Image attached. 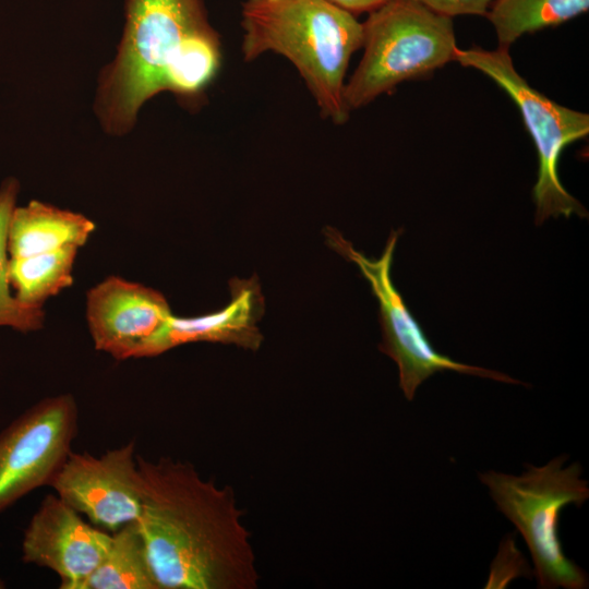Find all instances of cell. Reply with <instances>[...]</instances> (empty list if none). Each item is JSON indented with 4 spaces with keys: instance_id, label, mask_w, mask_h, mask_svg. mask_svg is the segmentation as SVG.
<instances>
[{
    "instance_id": "obj_1",
    "label": "cell",
    "mask_w": 589,
    "mask_h": 589,
    "mask_svg": "<svg viewBox=\"0 0 589 589\" xmlns=\"http://www.w3.org/2000/svg\"><path fill=\"white\" fill-rule=\"evenodd\" d=\"M136 520L159 589H255L260 574L235 490L189 461L136 457Z\"/></svg>"
},
{
    "instance_id": "obj_2",
    "label": "cell",
    "mask_w": 589,
    "mask_h": 589,
    "mask_svg": "<svg viewBox=\"0 0 589 589\" xmlns=\"http://www.w3.org/2000/svg\"><path fill=\"white\" fill-rule=\"evenodd\" d=\"M241 26L245 61L265 52L285 57L322 116L335 124L348 120L345 77L352 55L363 43V24L354 14L327 0H245Z\"/></svg>"
},
{
    "instance_id": "obj_3",
    "label": "cell",
    "mask_w": 589,
    "mask_h": 589,
    "mask_svg": "<svg viewBox=\"0 0 589 589\" xmlns=\"http://www.w3.org/2000/svg\"><path fill=\"white\" fill-rule=\"evenodd\" d=\"M213 29L203 0H125L118 53L100 74L95 110L103 129L123 135L142 106L166 92L168 72L182 47Z\"/></svg>"
},
{
    "instance_id": "obj_4",
    "label": "cell",
    "mask_w": 589,
    "mask_h": 589,
    "mask_svg": "<svg viewBox=\"0 0 589 589\" xmlns=\"http://www.w3.org/2000/svg\"><path fill=\"white\" fill-rule=\"evenodd\" d=\"M567 459L562 454L542 467L524 464L526 471L520 476L494 470L479 473L496 508L525 539L541 589L588 587L587 573L565 555L558 537L562 509L569 504L580 507L589 497L581 465L564 467Z\"/></svg>"
},
{
    "instance_id": "obj_5",
    "label": "cell",
    "mask_w": 589,
    "mask_h": 589,
    "mask_svg": "<svg viewBox=\"0 0 589 589\" xmlns=\"http://www.w3.org/2000/svg\"><path fill=\"white\" fill-rule=\"evenodd\" d=\"M362 24L363 55L344 89L349 111L454 61L458 48L453 19L418 0H388Z\"/></svg>"
},
{
    "instance_id": "obj_6",
    "label": "cell",
    "mask_w": 589,
    "mask_h": 589,
    "mask_svg": "<svg viewBox=\"0 0 589 589\" xmlns=\"http://www.w3.org/2000/svg\"><path fill=\"white\" fill-rule=\"evenodd\" d=\"M454 61L492 79L518 107L538 154V177L532 188L536 225L550 217H587L584 205L562 184L558 161L567 145L588 135V113L564 107L530 86L515 69L507 48H457Z\"/></svg>"
},
{
    "instance_id": "obj_7",
    "label": "cell",
    "mask_w": 589,
    "mask_h": 589,
    "mask_svg": "<svg viewBox=\"0 0 589 589\" xmlns=\"http://www.w3.org/2000/svg\"><path fill=\"white\" fill-rule=\"evenodd\" d=\"M400 232L401 229L392 231L382 255L378 259H369L357 251L338 230L332 227L324 229L329 248L359 267L378 301L383 333L378 349L396 362L399 387L405 397L411 401L418 387L434 373L442 371L526 385L505 373L458 362L434 349L392 280L394 252Z\"/></svg>"
},
{
    "instance_id": "obj_8",
    "label": "cell",
    "mask_w": 589,
    "mask_h": 589,
    "mask_svg": "<svg viewBox=\"0 0 589 589\" xmlns=\"http://www.w3.org/2000/svg\"><path fill=\"white\" fill-rule=\"evenodd\" d=\"M77 429L75 398L59 394L37 401L0 431V513L51 484Z\"/></svg>"
},
{
    "instance_id": "obj_9",
    "label": "cell",
    "mask_w": 589,
    "mask_h": 589,
    "mask_svg": "<svg viewBox=\"0 0 589 589\" xmlns=\"http://www.w3.org/2000/svg\"><path fill=\"white\" fill-rule=\"evenodd\" d=\"M135 449L130 441L99 456L71 452L50 486L91 524L115 532L141 515Z\"/></svg>"
},
{
    "instance_id": "obj_10",
    "label": "cell",
    "mask_w": 589,
    "mask_h": 589,
    "mask_svg": "<svg viewBox=\"0 0 589 589\" xmlns=\"http://www.w3.org/2000/svg\"><path fill=\"white\" fill-rule=\"evenodd\" d=\"M112 533L83 519L57 494H47L27 524L22 560L52 570L60 589H83L104 558Z\"/></svg>"
},
{
    "instance_id": "obj_11",
    "label": "cell",
    "mask_w": 589,
    "mask_h": 589,
    "mask_svg": "<svg viewBox=\"0 0 589 589\" xmlns=\"http://www.w3.org/2000/svg\"><path fill=\"white\" fill-rule=\"evenodd\" d=\"M172 315L158 290L109 276L86 296V318L97 350L117 360L135 358L140 347Z\"/></svg>"
},
{
    "instance_id": "obj_12",
    "label": "cell",
    "mask_w": 589,
    "mask_h": 589,
    "mask_svg": "<svg viewBox=\"0 0 589 589\" xmlns=\"http://www.w3.org/2000/svg\"><path fill=\"white\" fill-rule=\"evenodd\" d=\"M230 301L219 311L192 317L173 314L137 350L135 358L159 356L189 342L231 344L257 350L263 336L257 322L264 313V297L259 278H232Z\"/></svg>"
},
{
    "instance_id": "obj_13",
    "label": "cell",
    "mask_w": 589,
    "mask_h": 589,
    "mask_svg": "<svg viewBox=\"0 0 589 589\" xmlns=\"http://www.w3.org/2000/svg\"><path fill=\"white\" fill-rule=\"evenodd\" d=\"M95 229L86 216L31 201L15 206L8 227L9 257H26L68 245L83 247Z\"/></svg>"
},
{
    "instance_id": "obj_14",
    "label": "cell",
    "mask_w": 589,
    "mask_h": 589,
    "mask_svg": "<svg viewBox=\"0 0 589 589\" xmlns=\"http://www.w3.org/2000/svg\"><path fill=\"white\" fill-rule=\"evenodd\" d=\"M112 533L110 545L83 589H159L136 521Z\"/></svg>"
},
{
    "instance_id": "obj_15",
    "label": "cell",
    "mask_w": 589,
    "mask_h": 589,
    "mask_svg": "<svg viewBox=\"0 0 589 589\" xmlns=\"http://www.w3.org/2000/svg\"><path fill=\"white\" fill-rule=\"evenodd\" d=\"M589 9V0H494L486 16L498 47L507 48L526 34L561 25Z\"/></svg>"
},
{
    "instance_id": "obj_16",
    "label": "cell",
    "mask_w": 589,
    "mask_h": 589,
    "mask_svg": "<svg viewBox=\"0 0 589 589\" xmlns=\"http://www.w3.org/2000/svg\"><path fill=\"white\" fill-rule=\"evenodd\" d=\"M79 249L68 245L26 257H9L8 277L15 298L25 305L43 308L47 299L70 287Z\"/></svg>"
},
{
    "instance_id": "obj_17",
    "label": "cell",
    "mask_w": 589,
    "mask_h": 589,
    "mask_svg": "<svg viewBox=\"0 0 589 589\" xmlns=\"http://www.w3.org/2000/svg\"><path fill=\"white\" fill-rule=\"evenodd\" d=\"M220 43L215 29L195 35L181 49L171 65L166 92L191 100L202 94L220 67Z\"/></svg>"
},
{
    "instance_id": "obj_18",
    "label": "cell",
    "mask_w": 589,
    "mask_h": 589,
    "mask_svg": "<svg viewBox=\"0 0 589 589\" xmlns=\"http://www.w3.org/2000/svg\"><path fill=\"white\" fill-rule=\"evenodd\" d=\"M19 190V181L14 178L5 179L0 185V327L29 333L43 327V308L21 303L12 294L8 277V227L16 206Z\"/></svg>"
},
{
    "instance_id": "obj_19",
    "label": "cell",
    "mask_w": 589,
    "mask_h": 589,
    "mask_svg": "<svg viewBox=\"0 0 589 589\" xmlns=\"http://www.w3.org/2000/svg\"><path fill=\"white\" fill-rule=\"evenodd\" d=\"M531 574L533 573L525 557L515 545L513 534H508L501 543L498 554L492 563L485 588H504L512 579L522 575L530 577Z\"/></svg>"
},
{
    "instance_id": "obj_20",
    "label": "cell",
    "mask_w": 589,
    "mask_h": 589,
    "mask_svg": "<svg viewBox=\"0 0 589 589\" xmlns=\"http://www.w3.org/2000/svg\"><path fill=\"white\" fill-rule=\"evenodd\" d=\"M431 11L448 17L486 15L494 0H418Z\"/></svg>"
},
{
    "instance_id": "obj_21",
    "label": "cell",
    "mask_w": 589,
    "mask_h": 589,
    "mask_svg": "<svg viewBox=\"0 0 589 589\" xmlns=\"http://www.w3.org/2000/svg\"><path fill=\"white\" fill-rule=\"evenodd\" d=\"M334 5L348 11L352 14L362 13V12H372L388 0H327Z\"/></svg>"
},
{
    "instance_id": "obj_22",
    "label": "cell",
    "mask_w": 589,
    "mask_h": 589,
    "mask_svg": "<svg viewBox=\"0 0 589 589\" xmlns=\"http://www.w3.org/2000/svg\"><path fill=\"white\" fill-rule=\"evenodd\" d=\"M4 587V584L2 580H0V588H3Z\"/></svg>"
}]
</instances>
